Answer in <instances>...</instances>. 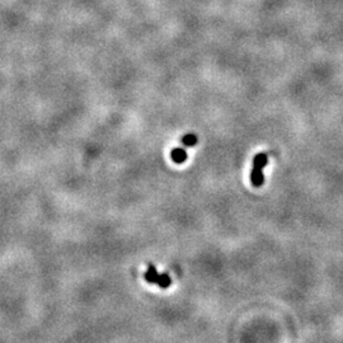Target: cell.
Masks as SVG:
<instances>
[{
	"label": "cell",
	"mask_w": 343,
	"mask_h": 343,
	"mask_svg": "<svg viewBox=\"0 0 343 343\" xmlns=\"http://www.w3.org/2000/svg\"><path fill=\"white\" fill-rule=\"evenodd\" d=\"M144 277H145L146 282H149V284H156L160 289H168L172 285L171 276L167 274H159L154 264H149Z\"/></svg>",
	"instance_id": "obj_2"
},
{
	"label": "cell",
	"mask_w": 343,
	"mask_h": 343,
	"mask_svg": "<svg viewBox=\"0 0 343 343\" xmlns=\"http://www.w3.org/2000/svg\"><path fill=\"white\" fill-rule=\"evenodd\" d=\"M268 163V155L266 153H259L254 156L251 171V183L254 187H262L264 183L263 168Z\"/></svg>",
	"instance_id": "obj_1"
},
{
	"label": "cell",
	"mask_w": 343,
	"mask_h": 343,
	"mask_svg": "<svg viewBox=\"0 0 343 343\" xmlns=\"http://www.w3.org/2000/svg\"><path fill=\"white\" fill-rule=\"evenodd\" d=\"M171 159L175 164H182L187 160V152L183 148H175L171 152Z\"/></svg>",
	"instance_id": "obj_3"
},
{
	"label": "cell",
	"mask_w": 343,
	"mask_h": 343,
	"mask_svg": "<svg viewBox=\"0 0 343 343\" xmlns=\"http://www.w3.org/2000/svg\"><path fill=\"white\" fill-rule=\"evenodd\" d=\"M181 142L185 146H188V148H189V146H193L197 144V136L193 135V134H188V135H185L182 137Z\"/></svg>",
	"instance_id": "obj_4"
}]
</instances>
